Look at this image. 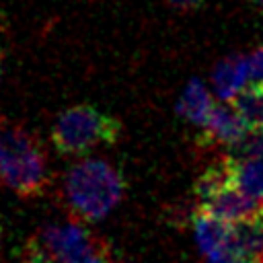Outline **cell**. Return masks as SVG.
I'll return each instance as SVG.
<instances>
[{
    "label": "cell",
    "instance_id": "obj_2",
    "mask_svg": "<svg viewBox=\"0 0 263 263\" xmlns=\"http://www.w3.org/2000/svg\"><path fill=\"white\" fill-rule=\"evenodd\" d=\"M0 183L21 197H39L49 185L45 150L23 127H0Z\"/></svg>",
    "mask_w": 263,
    "mask_h": 263
},
{
    "label": "cell",
    "instance_id": "obj_8",
    "mask_svg": "<svg viewBox=\"0 0 263 263\" xmlns=\"http://www.w3.org/2000/svg\"><path fill=\"white\" fill-rule=\"evenodd\" d=\"M249 80H251L249 58H242V55L226 58L214 70V88H216V95L222 101H226V103L232 101L249 84Z\"/></svg>",
    "mask_w": 263,
    "mask_h": 263
},
{
    "label": "cell",
    "instance_id": "obj_4",
    "mask_svg": "<svg viewBox=\"0 0 263 263\" xmlns=\"http://www.w3.org/2000/svg\"><path fill=\"white\" fill-rule=\"evenodd\" d=\"M195 197L199 208L230 224L249 222L261 216V201L249 197L234 185L226 156L199 175L195 183Z\"/></svg>",
    "mask_w": 263,
    "mask_h": 263
},
{
    "label": "cell",
    "instance_id": "obj_10",
    "mask_svg": "<svg viewBox=\"0 0 263 263\" xmlns=\"http://www.w3.org/2000/svg\"><path fill=\"white\" fill-rule=\"evenodd\" d=\"M214 105H216V103L212 101L210 90L205 88V84H203L201 80H191V82L187 84V88L183 90V95H181L179 113H181V117H185L189 123L201 127V125L208 121V117H210Z\"/></svg>",
    "mask_w": 263,
    "mask_h": 263
},
{
    "label": "cell",
    "instance_id": "obj_12",
    "mask_svg": "<svg viewBox=\"0 0 263 263\" xmlns=\"http://www.w3.org/2000/svg\"><path fill=\"white\" fill-rule=\"evenodd\" d=\"M230 154L263 158V132H249V136L242 142H238L234 148H230Z\"/></svg>",
    "mask_w": 263,
    "mask_h": 263
},
{
    "label": "cell",
    "instance_id": "obj_14",
    "mask_svg": "<svg viewBox=\"0 0 263 263\" xmlns=\"http://www.w3.org/2000/svg\"><path fill=\"white\" fill-rule=\"evenodd\" d=\"M249 70H251V82H263V47L257 49L253 55H249Z\"/></svg>",
    "mask_w": 263,
    "mask_h": 263
},
{
    "label": "cell",
    "instance_id": "obj_9",
    "mask_svg": "<svg viewBox=\"0 0 263 263\" xmlns=\"http://www.w3.org/2000/svg\"><path fill=\"white\" fill-rule=\"evenodd\" d=\"M226 160L234 185L249 197L263 201V158L228 154Z\"/></svg>",
    "mask_w": 263,
    "mask_h": 263
},
{
    "label": "cell",
    "instance_id": "obj_18",
    "mask_svg": "<svg viewBox=\"0 0 263 263\" xmlns=\"http://www.w3.org/2000/svg\"><path fill=\"white\" fill-rule=\"evenodd\" d=\"M0 240H2V230H0Z\"/></svg>",
    "mask_w": 263,
    "mask_h": 263
},
{
    "label": "cell",
    "instance_id": "obj_11",
    "mask_svg": "<svg viewBox=\"0 0 263 263\" xmlns=\"http://www.w3.org/2000/svg\"><path fill=\"white\" fill-rule=\"evenodd\" d=\"M251 132H263V82H249L232 101Z\"/></svg>",
    "mask_w": 263,
    "mask_h": 263
},
{
    "label": "cell",
    "instance_id": "obj_3",
    "mask_svg": "<svg viewBox=\"0 0 263 263\" xmlns=\"http://www.w3.org/2000/svg\"><path fill=\"white\" fill-rule=\"evenodd\" d=\"M119 119L92 105L64 109L51 125V146L64 156H84L97 148L113 146L121 138Z\"/></svg>",
    "mask_w": 263,
    "mask_h": 263
},
{
    "label": "cell",
    "instance_id": "obj_6",
    "mask_svg": "<svg viewBox=\"0 0 263 263\" xmlns=\"http://www.w3.org/2000/svg\"><path fill=\"white\" fill-rule=\"evenodd\" d=\"M39 240L60 263H70L99 242V238H95L78 224H51L41 230Z\"/></svg>",
    "mask_w": 263,
    "mask_h": 263
},
{
    "label": "cell",
    "instance_id": "obj_15",
    "mask_svg": "<svg viewBox=\"0 0 263 263\" xmlns=\"http://www.w3.org/2000/svg\"><path fill=\"white\" fill-rule=\"evenodd\" d=\"M173 6L181 8V10H189V8H195L201 4V0H171Z\"/></svg>",
    "mask_w": 263,
    "mask_h": 263
},
{
    "label": "cell",
    "instance_id": "obj_5",
    "mask_svg": "<svg viewBox=\"0 0 263 263\" xmlns=\"http://www.w3.org/2000/svg\"><path fill=\"white\" fill-rule=\"evenodd\" d=\"M249 125L238 115L232 103L228 105H214L208 121L201 125L197 144L199 146H226L234 148L249 136Z\"/></svg>",
    "mask_w": 263,
    "mask_h": 263
},
{
    "label": "cell",
    "instance_id": "obj_19",
    "mask_svg": "<svg viewBox=\"0 0 263 263\" xmlns=\"http://www.w3.org/2000/svg\"><path fill=\"white\" fill-rule=\"evenodd\" d=\"M0 72H2V62H0Z\"/></svg>",
    "mask_w": 263,
    "mask_h": 263
},
{
    "label": "cell",
    "instance_id": "obj_16",
    "mask_svg": "<svg viewBox=\"0 0 263 263\" xmlns=\"http://www.w3.org/2000/svg\"><path fill=\"white\" fill-rule=\"evenodd\" d=\"M255 2H257V4H259V6L263 8V0H255Z\"/></svg>",
    "mask_w": 263,
    "mask_h": 263
},
{
    "label": "cell",
    "instance_id": "obj_17",
    "mask_svg": "<svg viewBox=\"0 0 263 263\" xmlns=\"http://www.w3.org/2000/svg\"><path fill=\"white\" fill-rule=\"evenodd\" d=\"M261 216H263V201H261Z\"/></svg>",
    "mask_w": 263,
    "mask_h": 263
},
{
    "label": "cell",
    "instance_id": "obj_1",
    "mask_svg": "<svg viewBox=\"0 0 263 263\" xmlns=\"http://www.w3.org/2000/svg\"><path fill=\"white\" fill-rule=\"evenodd\" d=\"M125 179L107 160L88 158L66 175V201L70 212L84 222L103 220L123 197Z\"/></svg>",
    "mask_w": 263,
    "mask_h": 263
},
{
    "label": "cell",
    "instance_id": "obj_13",
    "mask_svg": "<svg viewBox=\"0 0 263 263\" xmlns=\"http://www.w3.org/2000/svg\"><path fill=\"white\" fill-rule=\"evenodd\" d=\"M23 263H60V261L49 253V249L39 240V236H35L25 247Z\"/></svg>",
    "mask_w": 263,
    "mask_h": 263
},
{
    "label": "cell",
    "instance_id": "obj_7",
    "mask_svg": "<svg viewBox=\"0 0 263 263\" xmlns=\"http://www.w3.org/2000/svg\"><path fill=\"white\" fill-rule=\"evenodd\" d=\"M193 228H195V240L208 257L228 249L232 242L234 224L214 216L212 212H208L199 205L193 212Z\"/></svg>",
    "mask_w": 263,
    "mask_h": 263
}]
</instances>
